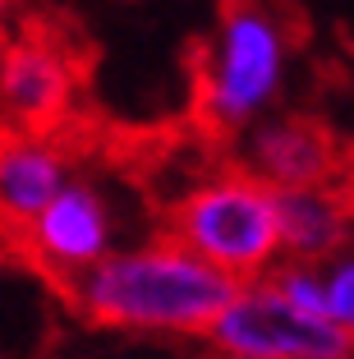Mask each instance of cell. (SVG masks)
<instances>
[{
	"mask_svg": "<svg viewBox=\"0 0 354 359\" xmlns=\"http://www.w3.org/2000/svg\"><path fill=\"white\" fill-rule=\"evenodd\" d=\"M69 161L42 134H5L0 138V222L28 231V222L69 180Z\"/></svg>",
	"mask_w": 354,
	"mask_h": 359,
	"instance_id": "9",
	"label": "cell"
},
{
	"mask_svg": "<svg viewBox=\"0 0 354 359\" xmlns=\"http://www.w3.org/2000/svg\"><path fill=\"white\" fill-rule=\"evenodd\" d=\"M276 235L281 258L290 263H327L336 249L354 240V203L336 184L276 194Z\"/></svg>",
	"mask_w": 354,
	"mask_h": 359,
	"instance_id": "8",
	"label": "cell"
},
{
	"mask_svg": "<svg viewBox=\"0 0 354 359\" xmlns=\"http://www.w3.org/2000/svg\"><path fill=\"white\" fill-rule=\"evenodd\" d=\"M217 359H345L350 341L318 313H299L267 281L240 285L203 337Z\"/></svg>",
	"mask_w": 354,
	"mask_h": 359,
	"instance_id": "4",
	"label": "cell"
},
{
	"mask_svg": "<svg viewBox=\"0 0 354 359\" xmlns=\"http://www.w3.org/2000/svg\"><path fill=\"white\" fill-rule=\"evenodd\" d=\"M318 272H322V318L354 350V240L336 249L327 263H318Z\"/></svg>",
	"mask_w": 354,
	"mask_h": 359,
	"instance_id": "10",
	"label": "cell"
},
{
	"mask_svg": "<svg viewBox=\"0 0 354 359\" xmlns=\"http://www.w3.org/2000/svg\"><path fill=\"white\" fill-rule=\"evenodd\" d=\"M262 281H267L285 304L299 309V313L322 318V272H318V263H290V258H281V263L271 267V276H262Z\"/></svg>",
	"mask_w": 354,
	"mask_h": 359,
	"instance_id": "11",
	"label": "cell"
},
{
	"mask_svg": "<svg viewBox=\"0 0 354 359\" xmlns=\"http://www.w3.org/2000/svg\"><path fill=\"white\" fill-rule=\"evenodd\" d=\"M74 65L46 32L0 42V120L14 134H37L69 111Z\"/></svg>",
	"mask_w": 354,
	"mask_h": 359,
	"instance_id": "6",
	"label": "cell"
},
{
	"mask_svg": "<svg viewBox=\"0 0 354 359\" xmlns=\"http://www.w3.org/2000/svg\"><path fill=\"white\" fill-rule=\"evenodd\" d=\"M10 19H14V0H0V42H5V32H10Z\"/></svg>",
	"mask_w": 354,
	"mask_h": 359,
	"instance_id": "12",
	"label": "cell"
},
{
	"mask_svg": "<svg viewBox=\"0 0 354 359\" xmlns=\"http://www.w3.org/2000/svg\"><path fill=\"white\" fill-rule=\"evenodd\" d=\"M290 55L294 32L271 0H230L198 65L193 106L203 125L212 134L240 138L271 116L290 83Z\"/></svg>",
	"mask_w": 354,
	"mask_h": 359,
	"instance_id": "2",
	"label": "cell"
},
{
	"mask_svg": "<svg viewBox=\"0 0 354 359\" xmlns=\"http://www.w3.org/2000/svg\"><path fill=\"white\" fill-rule=\"evenodd\" d=\"M28 244H32V258L46 272L79 281L120 244V222H115L111 194L83 175H69L64 189L28 222Z\"/></svg>",
	"mask_w": 354,
	"mask_h": 359,
	"instance_id": "5",
	"label": "cell"
},
{
	"mask_svg": "<svg viewBox=\"0 0 354 359\" xmlns=\"http://www.w3.org/2000/svg\"><path fill=\"white\" fill-rule=\"evenodd\" d=\"M345 359H354V350H350V355H345Z\"/></svg>",
	"mask_w": 354,
	"mask_h": 359,
	"instance_id": "13",
	"label": "cell"
},
{
	"mask_svg": "<svg viewBox=\"0 0 354 359\" xmlns=\"http://www.w3.org/2000/svg\"><path fill=\"white\" fill-rule=\"evenodd\" d=\"M166 235L235 285L262 281L281 263L276 189H267L249 170L207 175L175 198Z\"/></svg>",
	"mask_w": 354,
	"mask_h": 359,
	"instance_id": "3",
	"label": "cell"
},
{
	"mask_svg": "<svg viewBox=\"0 0 354 359\" xmlns=\"http://www.w3.org/2000/svg\"><path fill=\"white\" fill-rule=\"evenodd\" d=\"M336 138L308 116H262L240 134V170L262 180L267 189H313L336 175Z\"/></svg>",
	"mask_w": 354,
	"mask_h": 359,
	"instance_id": "7",
	"label": "cell"
},
{
	"mask_svg": "<svg viewBox=\"0 0 354 359\" xmlns=\"http://www.w3.org/2000/svg\"><path fill=\"white\" fill-rule=\"evenodd\" d=\"M240 285L207 267L170 235L115 244L74 281V299L93 323L138 337H207Z\"/></svg>",
	"mask_w": 354,
	"mask_h": 359,
	"instance_id": "1",
	"label": "cell"
}]
</instances>
